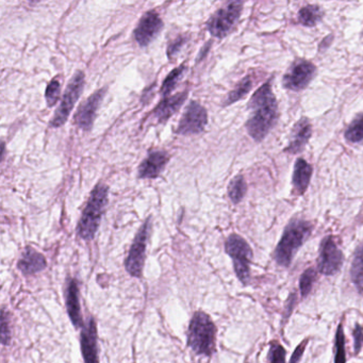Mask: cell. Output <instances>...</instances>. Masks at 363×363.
<instances>
[{"label": "cell", "instance_id": "9a60e30c", "mask_svg": "<svg viewBox=\"0 0 363 363\" xmlns=\"http://www.w3.org/2000/svg\"><path fill=\"white\" fill-rule=\"evenodd\" d=\"M79 282L76 278L68 277L66 279V302L68 315L75 328L84 326L82 319L81 306L79 300Z\"/></svg>", "mask_w": 363, "mask_h": 363}, {"label": "cell", "instance_id": "4dcf8cb0", "mask_svg": "<svg viewBox=\"0 0 363 363\" xmlns=\"http://www.w3.org/2000/svg\"><path fill=\"white\" fill-rule=\"evenodd\" d=\"M11 342V327H10L9 315L3 308L1 311V343L5 346Z\"/></svg>", "mask_w": 363, "mask_h": 363}, {"label": "cell", "instance_id": "ffe728a7", "mask_svg": "<svg viewBox=\"0 0 363 363\" xmlns=\"http://www.w3.org/2000/svg\"><path fill=\"white\" fill-rule=\"evenodd\" d=\"M313 168L308 164L305 159L300 158L296 160L294 166L293 177H292V184L296 193L303 195L308 188H309L310 180H311Z\"/></svg>", "mask_w": 363, "mask_h": 363}, {"label": "cell", "instance_id": "836d02e7", "mask_svg": "<svg viewBox=\"0 0 363 363\" xmlns=\"http://www.w3.org/2000/svg\"><path fill=\"white\" fill-rule=\"evenodd\" d=\"M308 339L304 340L303 342H300V344L296 347L295 351H294L293 355H292L291 359H290L289 363H298L303 357L304 353H305L306 347L308 344Z\"/></svg>", "mask_w": 363, "mask_h": 363}, {"label": "cell", "instance_id": "ac0fdd59", "mask_svg": "<svg viewBox=\"0 0 363 363\" xmlns=\"http://www.w3.org/2000/svg\"><path fill=\"white\" fill-rule=\"evenodd\" d=\"M46 266V258L44 255L37 252V249L31 246L25 248L21 259L17 262V268L23 273V276L37 274L44 271Z\"/></svg>", "mask_w": 363, "mask_h": 363}, {"label": "cell", "instance_id": "e575fe53", "mask_svg": "<svg viewBox=\"0 0 363 363\" xmlns=\"http://www.w3.org/2000/svg\"><path fill=\"white\" fill-rule=\"evenodd\" d=\"M296 298L297 297H296L295 292H294V293H292L291 295H290L286 308V313H288V315H286V317H289V315H291L292 311H293L294 307H295Z\"/></svg>", "mask_w": 363, "mask_h": 363}, {"label": "cell", "instance_id": "6da1fadb", "mask_svg": "<svg viewBox=\"0 0 363 363\" xmlns=\"http://www.w3.org/2000/svg\"><path fill=\"white\" fill-rule=\"evenodd\" d=\"M252 115L246 121L247 133L256 142H261L274 128L278 119L277 99L271 81L266 82L252 96L248 104Z\"/></svg>", "mask_w": 363, "mask_h": 363}, {"label": "cell", "instance_id": "4fadbf2b", "mask_svg": "<svg viewBox=\"0 0 363 363\" xmlns=\"http://www.w3.org/2000/svg\"><path fill=\"white\" fill-rule=\"evenodd\" d=\"M107 88L100 89L92 94L84 104L78 108L76 115H75V124L84 131H90L93 127L94 119H95L96 112L100 103L105 97Z\"/></svg>", "mask_w": 363, "mask_h": 363}, {"label": "cell", "instance_id": "8fae6325", "mask_svg": "<svg viewBox=\"0 0 363 363\" xmlns=\"http://www.w3.org/2000/svg\"><path fill=\"white\" fill-rule=\"evenodd\" d=\"M207 123V110L197 101H191L178 124L176 133L182 135H197L205 130Z\"/></svg>", "mask_w": 363, "mask_h": 363}, {"label": "cell", "instance_id": "30bf717a", "mask_svg": "<svg viewBox=\"0 0 363 363\" xmlns=\"http://www.w3.org/2000/svg\"><path fill=\"white\" fill-rule=\"evenodd\" d=\"M317 74V66L307 60H297L284 74L282 84L290 91H302L309 86Z\"/></svg>", "mask_w": 363, "mask_h": 363}, {"label": "cell", "instance_id": "8992f818", "mask_svg": "<svg viewBox=\"0 0 363 363\" xmlns=\"http://www.w3.org/2000/svg\"><path fill=\"white\" fill-rule=\"evenodd\" d=\"M150 230H152V217H149L135 235V240L129 249L128 256L125 260V268L133 277L141 278L143 276L147 241Z\"/></svg>", "mask_w": 363, "mask_h": 363}, {"label": "cell", "instance_id": "7a4b0ae2", "mask_svg": "<svg viewBox=\"0 0 363 363\" xmlns=\"http://www.w3.org/2000/svg\"><path fill=\"white\" fill-rule=\"evenodd\" d=\"M313 230L311 222L294 219L286 225L279 243L275 248L274 260L282 268H289L298 249L303 246Z\"/></svg>", "mask_w": 363, "mask_h": 363}, {"label": "cell", "instance_id": "52a82bcc", "mask_svg": "<svg viewBox=\"0 0 363 363\" xmlns=\"http://www.w3.org/2000/svg\"><path fill=\"white\" fill-rule=\"evenodd\" d=\"M242 1H231L217 10L207 23V28L213 37L223 39L229 35L242 13Z\"/></svg>", "mask_w": 363, "mask_h": 363}, {"label": "cell", "instance_id": "e0dca14e", "mask_svg": "<svg viewBox=\"0 0 363 363\" xmlns=\"http://www.w3.org/2000/svg\"><path fill=\"white\" fill-rule=\"evenodd\" d=\"M312 135V126L307 117H302L295 124L290 135L289 145L284 150L290 154H298L305 148Z\"/></svg>", "mask_w": 363, "mask_h": 363}, {"label": "cell", "instance_id": "2e32d148", "mask_svg": "<svg viewBox=\"0 0 363 363\" xmlns=\"http://www.w3.org/2000/svg\"><path fill=\"white\" fill-rule=\"evenodd\" d=\"M170 160V155L166 150H154L143 160L139 166V177L144 179H155L164 172Z\"/></svg>", "mask_w": 363, "mask_h": 363}, {"label": "cell", "instance_id": "3957f363", "mask_svg": "<svg viewBox=\"0 0 363 363\" xmlns=\"http://www.w3.org/2000/svg\"><path fill=\"white\" fill-rule=\"evenodd\" d=\"M186 344L198 356L211 357L217 352V327L206 312L194 313L190 322Z\"/></svg>", "mask_w": 363, "mask_h": 363}, {"label": "cell", "instance_id": "d4e9b609", "mask_svg": "<svg viewBox=\"0 0 363 363\" xmlns=\"http://www.w3.org/2000/svg\"><path fill=\"white\" fill-rule=\"evenodd\" d=\"M247 192V184L242 175H237L228 186V195L233 204H239Z\"/></svg>", "mask_w": 363, "mask_h": 363}, {"label": "cell", "instance_id": "5b68a950", "mask_svg": "<svg viewBox=\"0 0 363 363\" xmlns=\"http://www.w3.org/2000/svg\"><path fill=\"white\" fill-rule=\"evenodd\" d=\"M225 251L233 260V268L237 279L246 286L251 279V264L253 260V249L244 237L233 233L227 237Z\"/></svg>", "mask_w": 363, "mask_h": 363}, {"label": "cell", "instance_id": "d6986e66", "mask_svg": "<svg viewBox=\"0 0 363 363\" xmlns=\"http://www.w3.org/2000/svg\"><path fill=\"white\" fill-rule=\"evenodd\" d=\"M186 97H188V91L164 97L154 110V117H156L157 121L159 123L168 121V119L182 108Z\"/></svg>", "mask_w": 363, "mask_h": 363}, {"label": "cell", "instance_id": "d590c367", "mask_svg": "<svg viewBox=\"0 0 363 363\" xmlns=\"http://www.w3.org/2000/svg\"><path fill=\"white\" fill-rule=\"evenodd\" d=\"M362 35H363V32H362Z\"/></svg>", "mask_w": 363, "mask_h": 363}, {"label": "cell", "instance_id": "7c38bea8", "mask_svg": "<svg viewBox=\"0 0 363 363\" xmlns=\"http://www.w3.org/2000/svg\"><path fill=\"white\" fill-rule=\"evenodd\" d=\"M162 28H164V21L161 19L160 15L154 10L147 11L135 27L133 32L135 40L141 47L147 46L160 33Z\"/></svg>", "mask_w": 363, "mask_h": 363}, {"label": "cell", "instance_id": "44dd1931", "mask_svg": "<svg viewBox=\"0 0 363 363\" xmlns=\"http://www.w3.org/2000/svg\"><path fill=\"white\" fill-rule=\"evenodd\" d=\"M351 279L360 293L363 292V243H361L354 253L352 266L349 270Z\"/></svg>", "mask_w": 363, "mask_h": 363}, {"label": "cell", "instance_id": "9c48e42d", "mask_svg": "<svg viewBox=\"0 0 363 363\" xmlns=\"http://www.w3.org/2000/svg\"><path fill=\"white\" fill-rule=\"evenodd\" d=\"M344 255L335 243L333 235H327L320 245L317 272L325 276H333L342 268Z\"/></svg>", "mask_w": 363, "mask_h": 363}, {"label": "cell", "instance_id": "1f68e13d", "mask_svg": "<svg viewBox=\"0 0 363 363\" xmlns=\"http://www.w3.org/2000/svg\"><path fill=\"white\" fill-rule=\"evenodd\" d=\"M353 335H354V352L355 355H358L361 352V349L363 347V325L357 323L355 325L354 331H353Z\"/></svg>", "mask_w": 363, "mask_h": 363}, {"label": "cell", "instance_id": "cb8c5ba5", "mask_svg": "<svg viewBox=\"0 0 363 363\" xmlns=\"http://www.w3.org/2000/svg\"><path fill=\"white\" fill-rule=\"evenodd\" d=\"M186 70V64H182V66L175 68V70H173L172 72L168 75V77L164 79V84H162V88H161V93H162L164 97L168 96V94L172 93V92L176 89L178 82L184 77Z\"/></svg>", "mask_w": 363, "mask_h": 363}, {"label": "cell", "instance_id": "277c9868", "mask_svg": "<svg viewBox=\"0 0 363 363\" xmlns=\"http://www.w3.org/2000/svg\"><path fill=\"white\" fill-rule=\"evenodd\" d=\"M108 192L109 188L104 184H98L92 191L77 226L78 235L82 240L92 241L95 237L107 206Z\"/></svg>", "mask_w": 363, "mask_h": 363}, {"label": "cell", "instance_id": "83f0119b", "mask_svg": "<svg viewBox=\"0 0 363 363\" xmlns=\"http://www.w3.org/2000/svg\"><path fill=\"white\" fill-rule=\"evenodd\" d=\"M345 139L349 143L363 142V115L357 117L345 131Z\"/></svg>", "mask_w": 363, "mask_h": 363}, {"label": "cell", "instance_id": "f1b7e54d", "mask_svg": "<svg viewBox=\"0 0 363 363\" xmlns=\"http://www.w3.org/2000/svg\"><path fill=\"white\" fill-rule=\"evenodd\" d=\"M60 93L61 82L59 78L56 77L49 82L48 86H47L46 93H45V98H46V103L48 107H54L58 103Z\"/></svg>", "mask_w": 363, "mask_h": 363}, {"label": "cell", "instance_id": "f546056e", "mask_svg": "<svg viewBox=\"0 0 363 363\" xmlns=\"http://www.w3.org/2000/svg\"><path fill=\"white\" fill-rule=\"evenodd\" d=\"M286 351L278 341L271 342L268 349V363H286Z\"/></svg>", "mask_w": 363, "mask_h": 363}, {"label": "cell", "instance_id": "603a6c76", "mask_svg": "<svg viewBox=\"0 0 363 363\" xmlns=\"http://www.w3.org/2000/svg\"><path fill=\"white\" fill-rule=\"evenodd\" d=\"M253 88V79L251 76H247L237 84L235 89L228 94L226 99L224 101V106L233 105L237 100L242 99L251 92Z\"/></svg>", "mask_w": 363, "mask_h": 363}, {"label": "cell", "instance_id": "7402d4cb", "mask_svg": "<svg viewBox=\"0 0 363 363\" xmlns=\"http://www.w3.org/2000/svg\"><path fill=\"white\" fill-rule=\"evenodd\" d=\"M323 11L317 5H308L298 12V21L306 27H315L322 21Z\"/></svg>", "mask_w": 363, "mask_h": 363}, {"label": "cell", "instance_id": "d6a6232c", "mask_svg": "<svg viewBox=\"0 0 363 363\" xmlns=\"http://www.w3.org/2000/svg\"><path fill=\"white\" fill-rule=\"evenodd\" d=\"M186 37H178L176 40L173 41L170 45H168V58L173 59L175 58V56L178 54V52L182 50V46L186 44Z\"/></svg>", "mask_w": 363, "mask_h": 363}, {"label": "cell", "instance_id": "5bb4252c", "mask_svg": "<svg viewBox=\"0 0 363 363\" xmlns=\"http://www.w3.org/2000/svg\"><path fill=\"white\" fill-rule=\"evenodd\" d=\"M97 339V324L94 317H90L80 333V347L84 363H99Z\"/></svg>", "mask_w": 363, "mask_h": 363}, {"label": "cell", "instance_id": "484cf974", "mask_svg": "<svg viewBox=\"0 0 363 363\" xmlns=\"http://www.w3.org/2000/svg\"><path fill=\"white\" fill-rule=\"evenodd\" d=\"M317 279V270L315 268H308L300 278V291L302 297L306 298L313 289Z\"/></svg>", "mask_w": 363, "mask_h": 363}, {"label": "cell", "instance_id": "ba28073f", "mask_svg": "<svg viewBox=\"0 0 363 363\" xmlns=\"http://www.w3.org/2000/svg\"><path fill=\"white\" fill-rule=\"evenodd\" d=\"M84 74L81 70L75 72L72 79H70V84H68V88H66V93H64L63 97L61 99L60 106L57 109L56 113H55L54 117H52V127L57 128V127L62 126L68 121V115H70V112L74 109L75 104L79 99L80 95L84 91Z\"/></svg>", "mask_w": 363, "mask_h": 363}, {"label": "cell", "instance_id": "4316f807", "mask_svg": "<svg viewBox=\"0 0 363 363\" xmlns=\"http://www.w3.org/2000/svg\"><path fill=\"white\" fill-rule=\"evenodd\" d=\"M335 363H346V352H345V335L343 323L337 325L335 337Z\"/></svg>", "mask_w": 363, "mask_h": 363}]
</instances>
